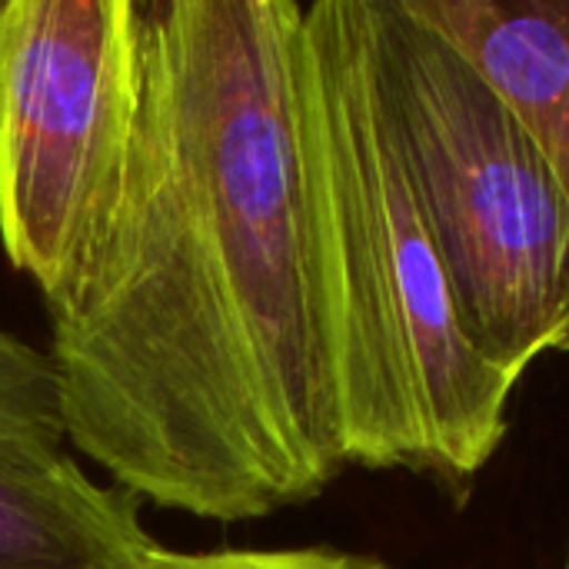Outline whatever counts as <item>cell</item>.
Listing matches in <instances>:
<instances>
[{
	"instance_id": "obj_1",
	"label": "cell",
	"mask_w": 569,
	"mask_h": 569,
	"mask_svg": "<svg viewBox=\"0 0 569 569\" xmlns=\"http://www.w3.org/2000/svg\"><path fill=\"white\" fill-rule=\"evenodd\" d=\"M297 0H143L107 213L43 300L63 437L133 500L240 523L347 467L297 123Z\"/></svg>"
},
{
	"instance_id": "obj_2",
	"label": "cell",
	"mask_w": 569,
	"mask_h": 569,
	"mask_svg": "<svg viewBox=\"0 0 569 569\" xmlns=\"http://www.w3.org/2000/svg\"><path fill=\"white\" fill-rule=\"evenodd\" d=\"M297 123L347 467L460 493L507 437L517 383L470 343L383 117L363 3H303Z\"/></svg>"
},
{
	"instance_id": "obj_3",
	"label": "cell",
	"mask_w": 569,
	"mask_h": 569,
	"mask_svg": "<svg viewBox=\"0 0 569 569\" xmlns=\"http://www.w3.org/2000/svg\"><path fill=\"white\" fill-rule=\"evenodd\" d=\"M373 83L477 353L520 383L569 327V210L523 113L413 0H360Z\"/></svg>"
},
{
	"instance_id": "obj_4",
	"label": "cell",
	"mask_w": 569,
	"mask_h": 569,
	"mask_svg": "<svg viewBox=\"0 0 569 569\" xmlns=\"http://www.w3.org/2000/svg\"><path fill=\"white\" fill-rule=\"evenodd\" d=\"M143 87V0H0V247L53 297L117 190Z\"/></svg>"
},
{
	"instance_id": "obj_5",
	"label": "cell",
	"mask_w": 569,
	"mask_h": 569,
	"mask_svg": "<svg viewBox=\"0 0 569 569\" xmlns=\"http://www.w3.org/2000/svg\"><path fill=\"white\" fill-rule=\"evenodd\" d=\"M157 550L127 490L63 450L0 440V569H140Z\"/></svg>"
},
{
	"instance_id": "obj_6",
	"label": "cell",
	"mask_w": 569,
	"mask_h": 569,
	"mask_svg": "<svg viewBox=\"0 0 569 569\" xmlns=\"http://www.w3.org/2000/svg\"><path fill=\"white\" fill-rule=\"evenodd\" d=\"M533 127L569 210V0H413ZM557 350L569 353V327Z\"/></svg>"
},
{
	"instance_id": "obj_7",
	"label": "cell",
	"mask_w": 569,
	"mask_h": 569,
	"mask_svg": "<svg viewBox=\"0 0 569 569\" xmlns=\"http://www.w3.org/2000/svg\"><path fill=\"white\" fill-rule=\"evenodd\" d=\"M0 440L63 450L57 377L43 350L0 330Z\"/></svg>"
},
{
	"instance_id": "obj_8",
	"label": "cell",
	"mask_w": 569,
	"mask_h": 569,
	"mask_svg": "<svg viewBox=\"0 0 569 569\" xmlns=\"http://www.w3.org/2000/svg\"><path fill=\"white\" fill-rule=\"evenodd\" d=\"M140 569H397L377 557H360L333 547L297 550H213V553H170L157 550Z\"/></svg>"
},
{
	"instance_id": "obj_9",
	"label": "cell",
	"mask_w": 569,
	"mask_h": 569,
	"mask_svg": "<svg viewBox=\"0 0 569 569\" xmlns=\"http://www.w3.org/2000/svg\"><path fill=\"white\" fill-rule=\"evenodd\" d=\"M563 569H569V553H567V567H563Z\"/></svg>"
}]
</instances>
